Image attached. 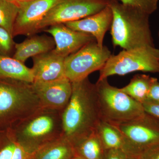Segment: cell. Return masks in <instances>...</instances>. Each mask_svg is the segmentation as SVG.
<instances>
[{
    "label": "cell",
    "instance_id": "cell-1",
    "mask_svg": "<svg viewBox=\"0 0 159 159\" xmlns=\"http://www.w3.org/2000/svg\"><path fill=\"white\" fill-rule=\"evenodd\" d=\"M72 84V95L61 118L63 136L74 146L96 131L101 119L96 84L88 77Z\"/></svg>",
    "mask_w": 159,
    "mask_h": 159
},
{
    "label": "cell",
    "instance_id": "cell-28",
    "mask_svg": "<svg viewBox=\"0 0 159 159\" xmlns=\"http://www.w3.org/2000/svg\"><path fill=\"white\" fill-rule=\"evenodd\" d=\"M138 159H159V145L149 148L143 152Z\"/></svg>",
    "mask_w": 159,
    "mask_h": 159
},
{
    "label": "cell",
    "instance_id": "cell-11",
    "mask_svg": "<svg viewBox=\"0 0 159 159\" xmlns=\"http://www.w3.org/2000/svg\"><path fill=\"white\" fill-rule=\"evenodd\" d=\"M31 85L42 107L62 111L72 95V82L67 78L50 82L34 81Z\"/></svg>",
    "mask_w": 159,
    "mask_h": 159
},
{
    "label": "cell",
    "instance_id": "cell-16",
    "mask_svg": "<svg viewBox=\"0 0 159 159\" xmlns=\"http://www.w3.org/2000/svg\"><path fill=\"white\" fill-rule=\"evenodd\" d=\"M75 154L74 145L62 136L34 151L31 159H71Z\"/></svg>",
    "mask_w": 159,
    "mask_h": 159
},
{
    "label": "cell",
    "instance_id": "cell-27",
    "mask_svg": "<svg viewBox=\"0 0 159 159\" xmlns=\"http://www.w3.org/2000/svg\"><path fill=\"white\" fill-rule=\"evenodd\" d=\"M127 157L121 149H111L105 150L103 159H125Z\"/></svg>",
    "mask_w": 159,
    "mask_h": 159
},
{
    "label": "cell",
    "instance_id": "cell-13",
    "mask_svg": "<svg viewBox=\"0 0 159 159\" xmlns=\"http://www.w3.org/2000/svg\"><path fill=\"white\" fill-rule=\"evenodd\" d=\"M113 19L110 4L99 12L81 19L65 23L70 29L93 35L99 47H103L106 32L110 29Z\"/></svg>",
    "mask_w": 159,
    "mask_h": 159
},
{
    "label": "cell",
    "instance_id": "cell-10",
    "mask_svg": "<svg viewBox=\"0 0 159 159\" xmlns=\"http://www.w3.org/2000/svg\"><path fill=\"white\" fill-rule=\"evenodd\" d=\"M61 0H34L18 3L19 10L15 23L12 36L31 35L38 32L40 23Z\"/></svg>",
    "mask_w": 159,
    "mask_h": 159
},
{
    "label": "cell",
    "instance_id": "cell-3",
    "mask_svg": "<svg viewBox=\"0 0 159 159\" xmlns=\"http://www.w3.org/2000/svg\"><path fill=\"white\" fill-rule=\"evenodd\" d=\"M62 111L41 107L11 129L15 141L32 153L63 135Z\"/></svg>",
    "mask_w": 159,
    "mask_h": 159
},
{
    "label": "cell",
    "instance_id": "cell-14",
    "mask_svg": "<svg viewBox=\"0 0 159 159\" xmlns=\"http://www.w3.org/2000/svg\"><path fill=\"white\" fill-rule=\"evenodd\" d=\"M65 58L57 54L54 50L32 57L33 66L31 69L34 81L50 82L66 78Z\"/></svg>",
    "mask_w": 159,
    "mask_h": 159
},
{
    "label": "cell",
    "instance_id": "cell-31",
    "mask_svg": "<svg viewBox=\"0 0 159 159\" xmlns=\"http://www.w3.org/2000/svg\"><path fill=\"white\" fill-rule=\"evenodd\" d=\"M71 159H84L82 157H80V156L78 155L76 153V154L75 155V156L73 158H72Z\"/></svg>",
    "mask_w": 159,
    "mask_h": 159
},
{
    "label": "cell",
    "instance_id": "cell-9",
    "mask_svg": "<svg viewBox=\"0 0 159 159\" xmlns=\"http://www.w3.org/2000/svg\"><path fill=\"white\" fill-rule=\"evenodd\" d=\"M111 2L110 0H61L40 23L38 32L54 25L74 21L96 14Z\"/></svg>",
    "mask_w": 159,
    "mask_h": 159
},
{
    "label": "cell",
    "instance_id": "cell-18",
    "mask_svg": "<svg viewBox=\"0 0 159 159\" xmlns=\"http://www.w3.org/2000/svg\"><path fill=\"white\" fill-rule=\"evenodd\" d=\"M156 78L145 74H137L125 87L120 88L123 93L142 103L148 99L151 88Z\"/></svg>",
    "mask_w": 159,
    "mask_h": 159
},
{
    "label": "cell",
    "instance_id": "cell-34",
    "mask_svg": "<svg viewBox=\"0 0 159 159\" xmlns=\"http://www.w3.org/2000/svg\"><path fill=\"white\" fill-rule=\"evenodd\" d=\"M111 1V2H118L117 1V0H110Z\"/></svg>",
    "mask_w": 159,
    "mask_h": 159
},
{
    "label": "cell",
    "instance_id": "cell-6",
    "mask_svg": "<svg viewBox=\"0 0 159 159\" xmlns=\"http://www.w3.org/2000/svg\"><path fill=\"white\" fill-rule=\"evenodd\" d=\"M141 71L159 74V49L145 46L123 50L112 55L100 71L99 80L113 75L124 76Z\"/></svg>",
    "mask_w": 159,
    "mask_h": 159
},
{
    "label": "cell",
    "instance_id": "cell-21",
    "mask_svg": "<svg viewBox=\"0 0 159 159\" xmlns=\"http://www.w3.org/2000/svg\"><path fill=\"white\" fill-rule=\"evenodd\" d=\"M19 6L16 3L0 0V27L6 29L12 35Z\"/></svg>",
    "mask_w": 159,
    "mask_h": 159
},
{
    "label": "cell",
    "instance_id": "cell-23",
    "mask_svg": "<svg viewBox=\"0 0 159 159\" xmlns=\"http://www.w3.org/2000/svg\"><path fill=\"white\" fill-rule=\"evenodd\" d=\"M12 38L8 31L0 27V55L8 56L11 53L14 44Z\"/></svg>",
    "mask_w": 159,
    "mask_h": 159
},
{
    "label": "cell",
    "instance_id": "cell-20",
    "mask_svg": "<svg viewBox=\"0 0 159 159\" xmlns=\"http://www.w3.org/2000/svg\"><path fill=\"white\" fill-rule=\"evenodd\" d=\"M75 152L84 159H103L105 149L96 131L74 145Z\"/></svg>",
    "mask_w": 159,
    "mask_h": 159
},
{
    "label": "cell",
    "instance_id": "cell-7",
    "mask_svg": "<svg viewBox=\"0 0 159 159\" xmlns=\"http://www.w3.org/2000/svg\"><path fill=\"white\" fill-rule=\"evenodd\" d=\"M115 125L122 134V150L127 156L138 158L145 151L159 145V121L147 114Z\"/></svg>",
    "mask_w": 159,
    "mask_h": 159
},
{
    "label": "cell",
    "instance_id": "cell-8",
    "mask_svg": "<svg viewBox=\"0 0 159 159\" xmlns=\"http://www.w3.org/2000/svg\"><path fill=\"white\" fill-rule=\"evenodd\" d=\"M111 55L107 47L101 48L96 40L91 42L66 57V77L71 82L85 79L91 73L100 71Z\"/></svg>",
    "mask_w": 159,
    "mask_h": 159
},
{
    "label": "cell",
    "instance_id": "cell-17",
    "mask_svg": "<svg viewBox=\"0 0 159 159\" xmlns=\"http://www.w3.org/2000/svg\"><path fill=\"white\" fill-rule=\"evenodd\" d=\"M0 78L19 80L28 83L34 82L32 69L24 63L9 56L0 55Z\"/></svg>",
    "mask_w": 159,
    "mask_h": 159
},
{
    "label": "cell",
    "instance_id": "cell-25",
    "mask_svg": "<svg viewBox=\"0 0 159 159\" xmlns=\"http://www.w3.org/2000/svg\"><path fill=\"white\" fill-rule=\"evenodd\" d=\"M16 142L12 134L7 142L0 148V159H12Z\"/></svg>",
    "mask_w": 159,
    "mask_h": 159
},
{
    "label": "cell",
    "instance_id": "cell-15",
    "mask_svg": "<svg viewBox=\"0 0 159 159\" xmlns=\"http://www.w3.org/2000/svg\"><path fill=\"white\" fill-rule=\"evenodd\" d=\"M13 58L25 63L28 58L44 54L54 50V39L46 35H33L22 42L15 45Z\"/></svg>",
    "mask_w": 159,
    "mask_h": 159
},
{
    "label": "cell",
    "instance_id": "cell-19",
    "mask_svg": "<svg viewBox=\"0 0 159 159\" xmlns=\"http://www.w3.org/2000/svg\"><path fill=\"white\" fill-rule=\"evenodd\" d=\"M96 132L105 150L122 149L124 143L123 136L115 125L101 120L97 125Z\"/></svg>",
    "mask_w": 159,
    "mask_h": 159
},
{
    "label": "cell",
    "instance_id": "cell-26",
    "mask_svg": "<svg viewBox=\"0 0 159 159\" xmlns=\"http://www.w3.org/2000/svg\"><path fill=\"white\" fill-rule=\"evenodd\" d=\"M31 155L32 153L29 152L21 145L16 142L15 148L12 159H31Z\"/></svg>",
    "mask_w": 159,
    "mask_h": 159
},
{
    "label": "cell",
    "instance_id": "cell-35",
    "mask_svg": "<svg viewBox=\"0 0 159 159\" xmlns=\"http://www.w3.org/2000/svg\"><path fill=\"white\" fill-rule=\"evenodd\" d=\"M158 37H159V30L158 31Z\"/></svg>",
    "mask_w": 159,
    "mask_h": 159
},
{
    "label": "cell",
    "instance_id": "cell-32",
    "mask_svg": "<svg viewBox=\"0 0 159 159\" xmlns=\"http://www.w3.org/2000/svg\"><path fill=\"white\" fill-rule=\"evenodd\" d=\"M5 1H8V2L16 3V4H17L18 5H19L18 3L17 2L16 0H5Z\"/></svg>",
    "mask_w": 159,
    "mask_h": 159
},
{
    "label": "cell",
    "instance_id": "cell-22",
    "mask_svg": "<svg viewBox=\"0 0 159 159\" xmlns=\"http://www.w3.org/2000/svg\"><path fill=\"white\" fill-rule=\"evenodd\" d=\"M125 6L135 8L148 15L152 14L158 8V0H119Z\"/></svg>",
    "mask_w": 159,
    "mask_h": 159
},
{
    "label": "cell",
    "instance_id": "cell-33",
    "mask_svg": "<svg viewBox=\"0 0 159 159\" xmlns=\"http://www.w3.org/2000/svg\"><path fill=\"white\" fill-rule=\"evenodd\" d=\"M125 159H138V158L136 157H134L127 156Z\"/></svg>",
    "mask_w": 159,
    "mask_h": 159
},
{
    "label": "cell",
    "instance_id": "cell-24",
    "mask_svg": "<svg viewBox=\"0 0 159 159\" xmlns=\"http://www.w3.org/2000/svg\"><path fill=\"white\" fill-rule=\"evenodd\" d=\"M145 114L159 121V101L148 99L142 103Z\"/></svg>",
    "mask_w": 159,
    "mask_h": 159
},
{
    "label": "cell",
    "instance_id": "cell-30",
    "mask_svg": "<svg viewBox=\"0 0 159 159\" xmlns=\"http://www.w3.org/2000/svg\"><path fill=\"white\" fill-rule=\"evenodd\" d=\"M34 0H16L18 3L28 2Z\"/></svg>",
    "mask_w": 159,
    "mask_h": 159
},
{
    "label": "cell",
    "instance_id": "cell-29",
    "mask_svg": "<svg viewBox=\"0 0 159 159\" xmlns=\"http://www.w3.org/2000/svg\"><path fill=\"white\" fill-rule=\"evenodd\" d=\"M148 99L159 101V82L157 78L154 80L151 88Z\"/></svg>",
    "mask_w": 159,
    "mask_h": 159
},
{
    "label": "cell",
    "instance_id": "cell-12",
    "mask_svg": "<svg viewBox=\"0 0 159 159\" xmlns=\"http://www.w3.org/2000/svg\"><path fill=\"white\" fill-rule=\"evenodd\" d=\"M43 31L53 36L55 43L54 52L64 57L76 52L88 43L96 40L91 34L75 31L64 24L50 26Z\"/></svg>",
    "mask_w": 159,
    "mask_h": 159
},
{
    "label": "cell",
    "instance_id": "cell-2",
    "mask_svg": "<svg viewBox=\"0 0 159 159\" xmlns=\"http://www.w3.org/2000/svg\"><path fill=\"white\" fill-rule=\"evenodd\" d=\"M110 6L113 14L110 33L114 47L129 50L155 46L149 15L118 2H111Z\"/></svg>",
    "mask_w": 159,
    "mask_h": 159
},
{
    "label": "cell",
    "instance_id": "cell-5",
    "mask_svg": "<svg viewBox=\"0 0 159 159\" xmlns=\"http://www.w3.org/2000/svg\"><path fill=\"white\" fill-rule=\"evenodd\" d=\"M95 84L101 120L116 125L145 115L142 103L111 85L107 78L98 80Z\"/></svg>",
    "mask_w": 159,
    "mask_h": 159
},
{
    "label": "cell",
    "instance_id": "cell-4",
    "mask_svg": "<svg viewBox=\"0 0 159 159\" xmlns=\"http://www.w3.org/2000/svg\"><path fill=\"white\" fill-rule=\"evenodd\" d=\"M41 107L31 84L0 78V126L15 125Z\"/></svg>",
    "mask_w": 159,
    "mask_h": 159
}]
</instances>
